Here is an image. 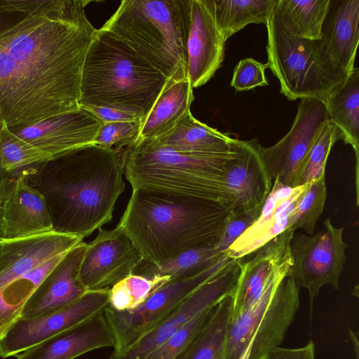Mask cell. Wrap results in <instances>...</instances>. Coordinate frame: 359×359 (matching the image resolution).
I'll use <instances>...</instances> for the list:
<instances>
[{
	"instance_id": "20",
	"label": "cell",
	"mask_w": 359,
	"mask_h": 359,
	"mask_svg": "<svg viewBox=\"0 0 359 359\" xmlns=\"http://www.w3.org/2000/svg\"><path fill=\"white\" fill-rule=\"evenodd\" d=\"M86 245L81 241L62 257L28 299L20 318H32L60 309L88 292L79 278Z\"/></svg>"
},
{
	"instance_id": "15",
	"label": "cell",
	"mask_w": 359,
	"mask_h": 359,
	"mask_svg": "<svg viewBox=\"0 0 359 359\" xmlns=\"http://www.w3.org/2000/svg\"><path fill=\"white\" fill-rule=\"evenodd\" d=\"M144 262L130 239L118 227L102 228L87 243L79 278L87 291L109 290Z\"/></svg>"
},
{
	"instance_id": "47",
	"label": "cell",
	"mask_w": 359,
	"mask_h": 359,
	"mask_svg": "<svg viewBox=\"0 0 359 359\" xmlns=\"http://www.w3.org/2000/svg\"><path fill=\"white\" fill-rule=\"evenodd\" d=\"M249 353H250V346L248 345V348L244 352V353L242 355V356L240 358V359H248Z\"/></svg>"
},
{
	"instance_id": "44",
	"label": "cell",
	"mask_w": 359,
	"mask_h": 359,
	"mask_svg": "<svg viewBox=\"0 0 359 359\" xmlns=\"http://www.w3.org/2000/svg\"><path fill=\"white\" fill-rule=\"evenodd\" d=\"M17 180L8 176L2 167V159L0 151V209L3 202L14 189Z\"/></svg>"
},
{
	"instance_id": "27",
	"label": "cell",
	"mask_w": 359,
	"mask_h": 359,
	"mask_svg": "<svg viewBox=\"0 0 359 359\" xmlns=\"http://www.w3.org/2000/svg\"><path fill=\"white\" fill-rule=\"evenodd\" d=\"M328 120L338 129L342 140L355 154L356 180L359 151V69L334 87L324 102Z\"/></svg>"
},
{
	"instance_id": "19",
	"label": "cell",
	"mask_w": 359,
	"mask_h": 359,
	"mask_svg": "<svg viewBox=\"0 0 359 359\" xmlns=\"http://www.w3.org/2000/svg\"><path fill=\"white\" fill-rule=\"evenodd\" d=\"M316 43L324 62L345 79L355 68L359 43V0H330L321 38Z\"/></svg>"
},
{
	"instance_id": "3",
	"label": "cell",
	"mask_w": 359,
	"mask_h": 359,
	"mask_svg": "<svg viewBox=\"0 0 359 359\" xmlns=\"http://www.w3.org/2000/svg\"><path fill=\"white\" fill-rule=\"evenodd\" d=\"M231 213L216 202L135 189L116 227L144 262L160 264L191 248L216 245Z\"/></svg>"
},
{
	"instance_id": "8",
	"label": "cell",
	"mask_w": 359,
	"mask_h": 359,
	"mask_svg": "<svg viewBox=\"0 0 359 359\" xmlns=\"http://www.w3.org/2000/svg\"><path fill=\"white\" fill-rule=\"evenodd\" d=\"M299 289L287 276L277 290L230 318L224 359H240L250 346L248 359H266L283 343L299 307Z\"/></svg>"
},
{
	"instance_id": "9",
	"label": "cell",
	"mask_w": 359,
	"mask_h": 359,
	"mask_svg": "<svg viewBox=\"0 0 359 359\" xmlns=\"http://www.w3.org/2000/svg\"><path fill=\"white\" fill-rule=\"evenodd\" d=\"M233 260L226 255L195 274L169 280L135 310L117 311L108 306L104 316L114 339L111 355L121 353L148 333L191 293L219 273Z\"/></svg>"
},
{
	"instance_id": "17",
	"label": "cell",
	"mask_w": 359,
	"mask_h": 359,
	"mask_svg": "<svg viewBox=\"0 0 359 359\" xmlns=\"http://www.w3.org/2000/svg\"><path fill=\"white\" fill-rule=\"evenodd\" d=\"M102 122L89 109H79L27 126L10 128L20 138L53 158L93 144Z\"/></svg>"
},
{
	"instance_id": "48",
	"label": "cell",
	"mask_w": 359,
	"mask_h": 359,
	"mask_svg": "<svg viewBox=\"0 0 359 359\" xmlns=\"http://www.w3.org/2000/svg\"><path fill=\"white\" fill-rule=\"evenodd\" d=\"M1 240H0V244H1Z\"/></svg>"
},
{
	"instance_id": "32",
	"label": "cell",
	"mask_w": 359,
	"mask_h": 359,
	"mask_svg": "<svg viewBox=\"0 0 359 359\" xmlns=\"http://www.w3.org/2000/svg\"><path fill=\"white\" fill-rule=\"evenodd\" d=\"M226 255L216 245L196 247L160 264L143 262L133 273L149 278L169 276L170 280L185 277L209 267Z\"/></svg>"
},
{
	"instance_id": "11",
	"label": "cell",
	"mask_w": 359,
	"mask_h": 359,
	"mask_svg": "<svg viewBox=\"0 0 359 359\" xmlns=\"http://www.w3.org/2000/svg\"><path fill=\"white\" fill-rule=\"evenodd\" d=\"M328 120L325 103L301 99L289 132L269 147L259 145L260 156L271 180L295 187L302 165L325 123Z\"/></svg>"
},
{
	"instance_id": "38",
	"label": "cell",
	"mask_w": 359,
	"mask_h": 359,
	"mask_svg": "<svg viewBox=\"0 0 359 359\" xmlns=\"http://www.w3.org/2000/svg\"><path fill=\"white\" fill-rule=\"evenodd\" d=\"M141 120L102 123L93 144L107 149L123 150L137 140Z\"/></svg>"
},
{
	"instance_id": "16",
	"label": "cell",
	"mask_w": 359,
	"mask_h": 359,
	"mask_svg": "<svg viewBox=\"0 0 359 359\" xmlns=\"http://www.w3.org/2000/svg\"><path fill=\"white\" fill-rule=\"evenodd\" d=\"M225 42L216 24L214 0H189L187 79L193 89L205 84L219 69Z\"/></svg>"
},
{
	"instance_id": "21",
	"label": "cell",
	"mask_w": 359,
	"mask_h": 359,
	"mask_svg": "<svg viewBox=\"0 0 359 359\" xmlns=\"http://www.w3.org/2000/svg\"><path fill=\"white\" fill-rule=\"evenodd\" d=\"M306 184L291 187L273 181L258 217L229 248L227 256L243 259L286 230L290 214Z\"/></svg>"
},
{
	"instance_id": "45",
	"label": "cell",
	"mask_w": 359,
	"mask_h": 359,
	"mask_svg": "<svg viewBox=\"0 0 359 359\" xmlns=\"http://www.w3.org/2000/svg\"><path fill=\"white\" fill-rule=\"evenodd\" d=\"M25 17L26 15L4 11L0 8V34L16 25Z\"/></svg>"
},
{
	"instance_id": "33",
	"label": "cell",
	"mask_w": 359,
	"mask_h": 359,
	"mask_svg": "<svg viewBox=\"0 0 359 359\" xmlns=\"http://www.w3.org/2000/svg\"><path fill=\"white\" fill-rule=\"evenodd\" d=\"M0 151L2 167L15 180L29 175L41 163L51 159L48 155L20 138L0 123Z\"/></svg>"
},
{
	"instance_id": "7",
	"label": "cell",
	"mask_w": 359,
	"mask_h": 359,
	"mask_svg": "<svg viewBox=\"0 0 359 359\" xmlns=\"http://www.w3.org/2000/svg\"><path fill=\"white\" fill-rule=\"evenodd\" d=\"M266 27V65L278 79L280 93L290 100L310 98L324 102L344 79L322 59L316 41L289 36L272 13Z\"/></svg>"
},
{
	"instance_id": "10",
	"label": "cell",
	"mask_w": 359,
	"mask_h": 359,
	"mask_svg": "<svg viewBox=\"0 0 359 359\" xmlns=\"http://www.w3.org/2000/svg\"><path fill=\"white\" fill-rule=\"evenodd\" d=\"M344 227L336 228L327 218L323 229L313 235L298 233L290 241L293 265L287 276L300 289L309 290L313 301L325 285L339 289V279L346 261L347 244L343 240Z\"/></svg>"
},
{
	"instance_id": "13",
	"label": "cell",
	"mask_w": 359,
	"mask_h": 359,
	"mask_svg": "<svg viewBox=\"0 0 359 359\" xmlns=\"http://www.w3.org/2000/svg\"><path fill=\"white\" fill-rule=\"evenodd\" d=\"M108 306L109 290L88 291L60 309L32 318H20L0 340V357L15 356L104 313Z\"/></svg>"
},
{
	"instance_id": "22",
	"label": "cell",
	"mask_w": 359,
	"mask_h": 359,
	"mask_svg": "<svg viewBox=\"0 0 359 359\" xmlns=\"http://www.w3.org/2000/svg\"><path fill=\"white\" fill-rule=\"evenodd\" d=\"M83 239L55 231L1 240L0 289L54 257L71 250Z\"/></svg>"
},
{
	"instance_id": "41",
	"label": "cell",
	"mask_w": 359,
	"mask_h": 359,
	"mask_svg": "<svg viewBox=\"0 0 359 359\" xmlns=\"http://www.w3.org/2000/svg\"><path fill=\"white\" fill-rule=\"evenodd\" d=\"M257 218L246 214H235L231 211L221 237L216 246L224 252L250 227Z\"/></svg>"
},
{
	"instance_id": "29",
	"label": "cell",
	"mask_w": 359,
	"mask_h": 359,
	"mask_svg": "<svg viewBox=\"0 0 359 359\" xmlns=\"http://www.w3.org/2000/svg\"><path fill=\"white\" fill-rule=\"evenodd\" d=\"M67 252L54 257L0 289V340L21 317L25 303L38 285Z\"/></svg>"
},
{
	"instance_id": "6",
	"label": "cell",
	"mask_w": 359,
	"mask_h": 359,
	"mask_svg": "<svg viewBox=\"0 0 359 359\" xmlns=\"http://www.w3.org/2000/svg\"><path fill=\"white\" fill-rule=\"evenodd\" d=\"M189 0H124L101 29L169 81L187 79Z\"/></svg>"
},
{
	"instance_id": "24",
	"label": "cell",
	"mask_w": 359,
	"mask_h": 359,
	"mask_svg": "<svg viewBox=\"0 0 359 359\" xmlns=\"http://www.w3.org/2000/svg\"><path fill=\"white\" fill-rule=\"evenodd\" d=\"M114 347L104 313L47 339L15 355L16 359H75L92 351Z\"/></svg>"
},
{
	"instance_id": "34",
	"label": "cell",
	"mask_w": 359,
	"mask_h": 359,
	"mask_svg": "<svg viewBox=\"0 0 359 359\" xmlns=\"http://www.w3.org/2000/svg\"><path fill=\"white\" fill-rule=\"evenodd\" d=\"M169 280V276L130 274L109 290V306L117 311L135 310Z\"/></svg>"
},
{
	"instance_id": "4",
	"label": "cell",
	"mask_w": 359,
	"mask_h": 359,
	"mask_svg": "<svg viewBox=\"0 0 359 359\" xmlns=\"http://www.w3.org/2000/svg\"><path fill=\"white\" fill-rule=\"evenodd\" d=\"M170 81L114 34L97 29L83 65L79 105L142 120Z\"/></svg>"
},
{
	"instance_id": "1",
	"label": "cell",
	"mask_w": 359,
	"mask_h": 359,
	"mask_svg": "<svg viewBox=\"0 0 359 359\" xmlns=\"http://www.w3.org/2000/svg\"><path fill=\"white\" fill-rule=\"evenodd\" d=\"M25 17L0 34V123L29 126L80 108L83 62L97 30L85 7Z\"/></svg>"
},
{
	"instance_id": "25",
	"label": "cell",
	"mask_w": 359,
	"mask_h": 359,
	"mask_svg": "<svg viewBox=\"0 0 359 359\" xmlns=\"http://www.w3.org/2000/svg\"><path fill=\"white\" fill-rule=\"evenodd\" d=\"M194 100L193 88L188 79L169 81L149 113L141 120L136 141L156 139L168 133L190 111Z\"/></svg>"
},
{
	"instance_id": "18",
	"label": "cell",
	"mask_w": 359,
	"mask_h": 359,
	"mask_svg": "<svg viewBox=\"0 0 359 359\" xmlns=\"http://www.w3.org/2000/svg\"><path fill=\"white\" fill-rule=\"evenodd\" d=\"M236 151L226 173L227 186L234 197L231 211L257 218L269 194L273 181L259 152V144L232 138Z\"/></svg>"
},
{
	"instance_id": "37",
	"label": "cell",
	"mask_w": 359,
	"mask_h": 359,
	"mask_svg": "<svg viewBox=\"0 0 359 359\" xmlns=\"http://www.w3.org/2000/svg\"><path fill=\"white\" fill-rule=\"evenodd\" d=\"M215 306L199 313L143 359H177L202 331Z\"/></svg>"
},
{
	"instance_id": "42",
	"label": "cell",
	"mask_w": 359,
	"mask_h": 359,
	"mask_svg": "<svg viewBox=\"0 0 359 359\" xmlns=\"http://www.w3.org/2000/svg\"><path fill=\"white\" fill-rule=\"evenodd\" d=\"M315 345L310 340L304 346L299 348H273L267 355L266 359H314Z\"/></svg>"
},
{
	"instance_id": "23",
	"label": "cell",
	"mask_w": 359,
	"mask_h": 359,
	"mask_svg": "<svg viewBox=\"0 0 359 359\" xmlns=\"http://www.w3.org/2000/svg\"><path fill=\"white\" fill-rule=\"evenodd\" d=\"M52 231V223L42 195L27 182L18 179L0 209V240L13 239Z\"/></svg>"
},
{
	"instance_id": "46",
	"label": "cell",
	"mask_w": 359,
	"mask_h": 359,
	"mask_svg": "<svg viewBox=\"0 0 359 359\" xmlns=\"http://www.w3.org/2000/svg\"><path fill=\"white\" fill-rule=\"evenodd\" d=\"M349 336L351 340V342L353 346L354 352L355 354L356 359L359 358V344H358V333L352 331L351 329H349Z\"/></svg>"
},
{
	"instance_id": "14",
	"label": "cell",
	"mask_w": 359,
	"mask_h": 359,
	"mask_svg": "<svg viewBox=\"0 0 359 359\" xmlns=\"http://www.w3.org/2000/svg\"><path fill=\"white\" fill-rule=\"evenodd\" d=\"M241 259H233L217 276L203 284L160 323L121 353L110 359H143L199 313L231 294L240 273Z\"/></svg>"
},
{
	"instance_id": "2",
	"label": "cell",
	"mask_w": 359,
	"mask_h": 359,
	"mask_svg": "<svg viewBox=\"0 0 359 359\" xmlns=\"http://www.w3.org/2000/svg\"><path fill=\"white\" fill-rule=\"evenodd\" d=\"M124 149L95 144L49 159L26 176L43 197L52 231L81 239L110 222L125 191Z\"/></svg>"
},
{
	"instance_id": "40",
	"label": "cell",
	"mask_w": 359,
	"mask_h": 359,
	"mask_svg": "<svg viewBox=\"0 0 359 359\" xmlns=\"http://www.w3.org/2000/svg\"><path fill=\"white\" fill-rule=\"evenodd\" d=\"M68 0H1L0 8L24 15H48L63 9Z\"/></svg>"
},
{
	"instance_id": "28",
	"label": "cell",
	"mask_w": 359,
	"mask_h": 359,
	"mask_svg": "<svg viewBox=\"0 0 359 359\" xmlns=\"http://www.w3.org/2000/svg\"><path fill=\"white\" fill-rule=\"evenodd\" d=\"M330 0H278L272 14L290 37L317 41Z\"/></svg>"
},
{
	"instance_id": "26",
	"label": "cell",
	"mask_w": 359,
	"mask_h": 359,
	"mask_svg": "<svg viewBox=\"0 0 359 359\" xmlns=\"http://www.w3.org/2000/svg\"><path fill=\"white\" fill-rule=\"evenodd\" d=\"M155 140L166 147L187 154H216L232 150L231 137L198 121L191 111L172 130Z\"/></svg>"
},
{
	"instance_id": "31",
	"label": "cell",
	"mask_w": 359,
	"mask_h": 359,
	"mask_svg": "<svg viewBox=\"0 0 359 359\" xmlns=\"http://www.w3.org/2000/svg\"><path fill=\"white\" fill-rule=\"evenodd\" d=\"M231 306L230 294L216 305L209 321L177 359H224Z\"/></svg>"
},
{
	"instance_id": "30",
	"label": "cell",
	"mask_w": 359,
	"mask_h": 359,
	"mask_svg": "<svg viewBox=\"0 0 359 359\" xmlns=\"http://www.w3.org/2000/svg\"><path fill=\"white\" fill-rule=\"evenodd\" d=\"M278 0H214L216 24L223 39L249 24L266 25Z\"/></svg>"
},
{
	"instance_id": "36",
	"label": "cell",
	"mask_w": 359,
	"mask_h": 359,
	"mask_svg": "<svg viewBox=\"0 0 359 359\" xmlns=\"http://www.w3.org/2000/svg\"><path fill=\"white\" fill-rule=\"evenodd\" d=\"M341 140L339 131L337 127L327 120L300 168L297 186L310 183L325 175L327 160L332 146Z\"/></svg>"
},
{
	"instance_id": "43",
	"label": "cell",
	"mask_w": 359,
	"mask_h": 359,
	"mask_svg": "<svg viewBox=\"0 0 359 359\" xmlns=\"http://www.w3.org/2000/svg\"><path fill=\"white\" fill-rule=\"evenodd\" d=\"M85 108L92 111L102 123L141 120L132 114L113 109L93 106Z\"/></svg>"
},
{
	"instance_id": "12",
	"label": "cell",
	"mask_w": 359,
	"mask_h": 359,
	"mask_svg": "<svg viewBox=\"0 0 359 359\" xmlns=\"http://www.w3.org/2000/svg\"><path fill=\"white\" fill-rule=\"evenodd\" d=\"M294 232L286 229L280 235L241 263L240 273L231 294V316L255 306L266 294L277 290L293 265L290 241Z\"/></svg>"
},
{
	"instance_id": "35",
	"label": "cell",
	"mask_w": 359,
	"mask_h": 359,
	"mask_svg": "<svg viewBox=\"0 0 359 359\" xmlns=\"http://www.w3.org/2000/svg\"><path fill=\"white\" fill-rule=\"evenodd\" d=\"M327 197L325 175L307 183L290 214L288 229L302 230L313 235L323 214Z\"/></svg>"
},
{
	"instance_id": "39",
	"label": "cell",
	"mask_w": 359,
	"mask_h": 359,
	"mask_svg": "<svg viewBox=\"0 0 359 359\" xmlns=\"http://www.w3.org/2000/svg\"><path fill=\"white\" fill-rule=\"evenodd\" d=\"M267 68L266 64L261 63L252 58L243 59L234 68L230 85L238 91L268 86L269 83L265 76V70Z\"/></svg>"
},
{
	"instance_id": "5",
	"label": "cell",
	"mask_w": 359,
	"mask_h": 359,
	"mask_svg": "<svg viewBox=\"0 0 359 359\" xmlns=\"http://www.w3.org/2000/svg\"><path fill=\"white\" fill-rule=\"evenodd\" d=\"M235 157L233 147L227 153L192 155L166 147L155 139H143L124 149L123 174L133 190L194 197L231 210L234 197L226 177Z\"/></svg>"
}]
</instances>
